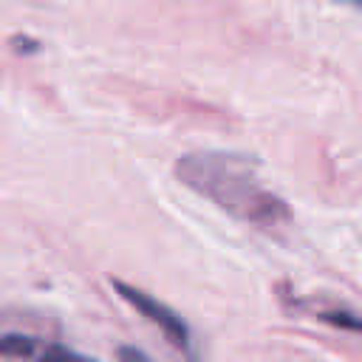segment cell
Segmentation results:
<instances>
[{
    "instance_id": "obj_6",
    "label": "cell",
    "mask_w": 362,
    "mask_h": 362,
    "mask_svg": "<svg viewBox=\"0 0 362 362\" xmlns=\"http://www.w3.org/2000/svg\"><path fill=\"white\" fill-rule=\"evenodd\" d=\"M345 3H356V6H362V0H345Z\"/></svg>"
},
{
    "instance_id": "obj_5",
    "label": "cell",
    "mask_w": 362,
    "mask_h": 362,
    "mask_svg": "<svg viewBox=\"0 0 362 362\" xmlns=\"http://www.w3.org/2000/svg\"><path fill=\"white\" fill-rule=\"evenodd\" d=\"M119 356H122V362H153L144 351H139V348H130V345H124V348H119Z\"/></svg>"
},
{
    "instance_id": "obj_1",
    "label": "cell",
    "mask_w": 362,
    "mask_h": 362,
    "mask_svg": "<svg viewBox=\"0 0 362 362\" xmlns=\"http://www.w3.org/2000/svg\"><path fill=\"white\" fill-rule=\"evenodd\" d=\"M175 178L240 223L277 232L291 221L286 201L260 181L252 156L226 150L187 153L175 161Z\"/></svg>"
},
{
    "instance_id": "obj_3",
    "label": "cell",
    "mask_w": 362,
    "mask_h": 362,
    "mask_svg": "<svg viewBox=\"0 0 362 362\" xmlns=\"http://www.w3.org/2000/svg\"><path fill=\"white\" fill-rule=\"evenodd\" d=\"M0 356L28 359V362H99L88 354H79L62 342H45L28 334H3L0 337Z\"/></svg>"
},
{
    "instance_id": "obj_2",
    "label": "cell",
    "mask_w": 362,
    "mask_h": 362,
    "mask_svg": "<svg viewBox=\"0 0 362 362\" xmlns=\"http://www.w3.org/2000/svg\"><path fill=\"white\" fill-rule=\"evenodd\" d=\"M113 288L119 291V297L127 305H133L144 320H150L178 351H184V354L192 356V331H189V325L184 322V317L178 311H173L170 305H164L161 300H156L153 294H147V291H141V288H136L130 283L113 280Z\"/></svg>"
},
{
    "instance_id": "obj_4",
    "label": "cell",
    "mask_w": 362,
    "mask_h": 362,
    "mask_svg": "<svg viewBox=\"0 0 362 362\" xmlns=\"http://www.w3.org/2000/svg\"><path fill=\"white\" fill-rule=\"evenodd\" d=\"M320 320H322V322H331V325H337V328L362 334V317H356V314H348V311H322Z\"/></svg>"
}]
</instances>
